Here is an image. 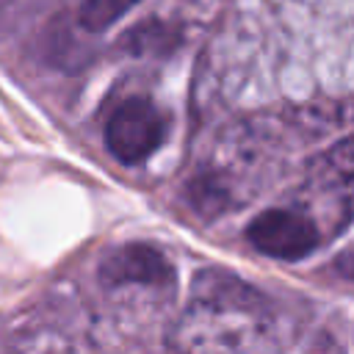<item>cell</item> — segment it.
Segmentation results:
<instances>
[{"mask_svg": "<svg viewBox=\"0 0 354 354\" xmlns=\"http://www.w3.org/2000/svg\"><path fill=\"white\" fill-rule=\"evenodd\" d=\"M163 116L144 97L119 102L105 124V147L119 163L147 160L163 141Z\"/></svg>", "mask_w": 354, "mask_h": 354, "instance_id": "6da1fadb", "label": "cell"}, {"mask_svg": "<svg viewBox=\"0 0 354 354\" xmlns=\"http://www.w3.org/2000/svg\"><path fill=\"white\" fill-rule=\"evenodd\" d=\"M249 241L257 252L277 260H301L318 246L315 224L293 210H266L249 224Z\"/></svg>", "mask_w": 354, "mask_h": 354, "instance_id": "7a4b0ae2", "label": "cell"}, {"mask_svg": "<svg viewBox=\"0 0 354 354\" xmlns=\"http://www.w3.org/2000/svg\"><path fill=\"white\" fill-rule=\"evenodd\" d=\"M102 279L111 285H119V282H155L158 285V282L171 279V268L158 249L133 243V246L113 252L105 260Z\"/></svg>", "mask_w": 354, "mask_h": 354, "instance_id": "3957f363", "label": "cell"}, {"mask_svg": "<svg viewBox=\"0 0 354 354\" xmlns=\"http://www.w3.org/2000/svg\"><path fill=\"white\" fill-rule=\"evenodd\" d=\"M130 3H136V0H88L83 6V19L91 28H102L111 17H116L119 11H124Z\"/></svg>", "mask_w": 354, "mask_h": 354, "instance_id": "277c9868", "label": "cell"}]
</instances>
